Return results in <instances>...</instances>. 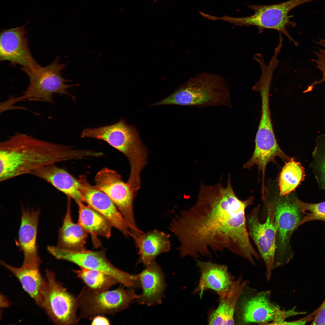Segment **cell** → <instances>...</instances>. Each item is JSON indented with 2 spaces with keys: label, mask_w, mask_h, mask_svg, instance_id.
I'll return each instance as SVG.
<instances>
[{
  "label": "cell",
  "mask_w": 325,
  "mask_h": 325,
  "mask_svg": "<svg viewBox=\"0 0 325 325\" xmlns=\"http://www.w3.org/2000/svg\"><path fill=\"white\" fill-rule=\"evenodd\" d=\"M304 176L303 167L294 158L285 162L279 178L280 195H288L303 180Z\"/></svg>",
  "instance_id": "obj_25"
},
{
  "label": "cell",
  "mask_w": 325,
  "mask_h": 325,
  "mask_svg": "<svg viewBox=\"0 0 325 325\" xmlns=\"http://www.w3.org/2000/svg\"><path fill=\"white\" fill-rule=\"evenodd\" d=\"M40 214L39 210L23 208L18 233L19 246L23 251V264L40 265L36 245L37 226Z\"/></svg>",
  "instance_id": "obj_17"
},
{
  "label": "cell",
  "mask_w": 325,
  "mask_h": 325,
  "mask_svg": "<svg viewBox=\"0 0 325 325\" xmlns=\"http://www.w3.org/2000/svg\"><path fill=\"white\" fill-rule=\"evenodd\" d=\"M30 174L47 182L76 203L85 202L80 191V183L65 169L55 164H50L37 169Z\"/></svg>",
  "instance_id": "obj_19"
},
{
  "label": "cell",
  "mask_w": 325,
  "mask_h": 325,
  "mask_svg": "<svg viewBox=\"0 0 325 325\" xmlns=\"http://www.w3.org/2000/svg\"><path fill=\"white\" fill-rule=\"evenodd\" d=\"M26 24L0 32V61H8L13 65L29 68L39 64L32 57L28 45Z\"/></svg>",
  "instance_id": "obj_14"
},
{
  "label": "cell",
  "mask_w": 325,
  "mask_h": 325,
  "mask_svg": "<svg viewBox=\"0 0 325 325\" xmlns=\"http://www.w3.org/2000/svg\"><path fill=\"white\" fill-rule=\"evenodd\" d=\"M260 204L254 208L246 217V224L249 237L256 246L265 267V275L270 280L272 274L276 249L277 226L275 212L272 201L266 204L267 216L262 223L259 218Z\"/></svg>",
  "instance_id": "obj_10"
},
{
  "label": "cell",
  "mask_w": 325,
  "mask_h": 325,
  "mask_svg": "<svg viewBox=\"0 0 325 325\" xmlns=\"http://www.w3.org/2000/svg\"><path fill=\"white\" fill-rule=\"evenodd\" d=\"M59 56H57L52 63L45 67L39 64L29 68L21 67V70L29 78V84L26 90L22 93V96L13 99V103L25 101H43L54 104L53 98L54 94L69 95L74 101L75 97L67 92V90L80 85L65 84L71 81L62 76L61 71L66 66L59 62Z\"/></svg>",
  "instance_id": "obj_5"
},
{
  "label": "cell",
  "mask_w": 325,
  "mask_h": 325,
  "mask_svg": "<svg viewBox=\"0 0 325 325\" xmlns=\"http://www.w3.org/2000/svg\"><path fill=\"white\" fill-rule=\"evenodd\" d=\"M254 197L240 200L235 194L229 175L226 186L201 183L197 200L192 207L181 211L171 221L169 229L178 239L181 258L196 261L209 257L210 250H228L252 265L260 255L250 241L245 210Z\"/></svg>",
  "instance_id": "obj_1"
},
{
  "label": "cell",
  "mask_w": 325,
  "mask_h": 325,
  "mask_svg": "<svg viewBox=\"0 0 325 325\" xmlns=\"http://www.w3.org/2000/svg\"><path fill=\"white\" fill-rule=\"evenodd\" d=\"M296 197L279 196L272 201L277 226L274 265L277 268L288 263L294 254L290 241L294 231L302 224L303 212Z\"/></svg>",
  "instance_id": "obj_9"
},
{
  "label": "cell",
  "mask_w": 325,
  "mask_h": 325,
  "mask_svg": "<svg viewBox=\"0 0 325 325\" xmlns=\"http://www.w3.org/2000/svg\"><path fill=\"white\" fill-rule=\"evenodd\" d=\"M83 150L16 132L0 143V181L47 165L84 158Z\"/></svg>",
  "instance_id": "obj_2"
},
{
  "label": "cell",
  "mask_w": 325,
  "mask_h": 325,
  "mask_svg": "<svg viewBox=\"0 0 325 325\" xmlns=\"http://www.w3.org/2000/svg\"><path fill=\"white\" fill-rule=\"evenodd\" d=\"M70 202L69 199L62 225L58 231L57 246L70 250H84L86 249L85 245L88 233L79 224L73 221Z\"/></svg>",
  "instance_id": "obj_23"
},
{
  "label": "cell",
  "mask_w": 325,
  "mask_h": 325,
  "mask_svg": "<svg viewBox=\"0 0 325 325\" xmlns=\"http://www.w3.org/2000/svg\"><path fill=\"white\" fill-rule=\"evenodd\" d=\"M139 257L137 264L146 266L150 264L158 255L169 252L171 248L170 235L154 230L147 233L132 232Z\"/></svg>",
  "instance_id": "obj_20"
},
{
  "label": "cell",
  "mask_w": 325,
  "mask_h": 325,
  "mask_svg": "<svg viewBox=\"0 0 325 325\" xmlns=\"http://www.w3.org/2000/svg\"><path fill=\"white\" fill-rule=\"evenodd\" d=\"M94 186L106 194L111 200L124 218L131 232H141L134 217L133 201L135 195L116 172L104 168L96 174Z\"/></svg>",
  "instance_id": "obj_13"
},
{
  "label": "cell",
  "mask_w": 325,
  "mask_h": 325,
  "mask_svg": "<svg viewBox=\"0 0 325 325\" xmlns=\"http://www.w3.org/2000/svg\"><path fill=\"white\" fill-rule=\"evenodd\" d=\"M73 270L77 277L81 279L86 286L90 289L97 291L109 290L115 285L118 283L116 280L111 276L97 270L83 267Z\"/></svg>",
  "instance_id": "obj_26"
},
{
  "label": "cell",
  "mask_w": 325,
  "mask_h": 325,
  "mask_svg": "<svg viewBox=\"0 0 325 325\" xmlns=\"http://www.w3.org/2000/svg\"><path fill=\"white\" fill-rule=\"evenodd\" d=\"M312 321L311 324L325 325V299L317 309V312Z\"/></svg>",
  "instance_id": "obj_29"
},
{
  "label": "cell",
  "mask_w": 325,
  "mask_h": 325,
  "mask_svg": "<svg viewBox=\"0 0 325 325\" xmlns=\"http://www.w3.org/2000/svg\"><path fill=\"white\" fill-rule=\"evenodd\" d=\"M81 137L104 141L124 154L130 167L127 182L136 187L141 184L140 174L147 163L148 151L143 144L136 128L127 124L122 119L114 124L95 128H87Z\"/></svg>",
  "instance_id": "obj_3"
},
{
  "label": "cell",
  "mask_w": 325,
  "mask_h": 325,
  "mask_svg": "<svg viewBox=\"0 0 325 325\" xmlns=\"http://www.w3.org/2000/svg\"><path fill=\"white\" fill-rule=\"evenodd\" d=\"M48 252L56 258L65 260L80 267L97 270L106 273L124 287L135 288L138 282L137 275L124 271L115 266L107 258L104 250L94 251L87 250L74 251L57 246H48Z\"/></svg>",
  "instance_id": "obj_12"
},
{
  "label": "cell",
  "mask_w": 325,
  "mask_h": 325,
  "mask_svg": "<svg viewBox=\"0 0 325 325\" xmlns=\"http://www.w3.org/2000/svg\"><path fill=\"white\" fill-rule=\"evenodd\" d=\"M1 263L17 278L24 290L42 307V292L46 283L39 271V265L23 264L19 268L11 266L3 261Z\"/></svg>",
  "instance_id": "obj_22"
},
{
  "label": "cell",
  "mask_w": 325,
  "mask_h": 325,
  "mask_svg": "<svg viewBox=\"0 0 325 325\" xmlns=\"http://www.w3.org/2000/svg\"><path fill=\"white\" fill-rule=\"evenodd\" d=\"M196 262L200 276L193 293L199 294L201 298L204 291L210 289L217 293L219 300L224 298L229 293L234 280L227 266L198 259Z\"/></svg>",
  "instance_id": "obj_16"
},
{
  "label": "cell",
  "mask_w": 325,
  "mask_h": 325,
  "mask_svg": "<svg viewBox=\"0 0 325 325\" xmlns=\"http://www.w3.org/2000/svg\"><path fill=\"white\" fill-rule=\"evenodd\" d=\"M46 283L42 292V308L53 323L56 324H76L79 319L76 297L67 291L57 281L55 273L45 271Z\"/></svg>",
  "instance_id": "obj_11"
},
{
  "label": "cell",
  "mask_w": 325,
  "mask_h": 325,
  "mask_svg": "<svg viewBox=\"0 0 325 325\" xmlns=\"http://www.w3.org/2000/svg\"><path fill=\"white\" fill-rule=\"evenodd\" d=\"M137 274L142 293L136 300L138 303L148 306L159 304L164 297L166 285L162 270L154 260Z\"/></svg>",
  "instance_id": "obj_18"
},
{
  "label": "cell",
  "mask_w": 325,
  "mask_h": 325,
  "mask_svg": "<svg viewBox=\"0 0 325 325\" xmlns=\"http://www.w3.org/2000/svg\"><path fill=\"white\" fill-rule=\"evenodd\" d=\"M83 203H77L79 208L78 223L90 234L94 242L98 236L109 238L113 227L110 223L100 213Z\"/></svg>",
  "instance_id": "obj_24"
},
{
  "label": "cell",
  "mask_w": 325,
  "mask_h": 325,
  "mask_svg": "<svg viewBox=\"0 0 325 325\" xmlns=\"http://www.w3.org/2000/svg\"><path fill=\"white\" fill-rule=\"evenodd\" d=\"M79 179L81 184V192L85 202L106 218L113 227L126 237L131 232L126 221L110 198L104 193L91 185L82 176Z\"/></svg>",
  "instance_id": "obj_15"
},
{
  "label": "cell",
  "mask_w": 325,
  "mask_h": 325,
  "mask_svg": "<svg viewBox=\"0 0 325 325\" xmlns=\"http://www.w3.org/2000/svg\"><path fill=\"white\" fill-rule=\"evenodd\" d=\"M316 142V147L321 150L323 154L320 157L318 167L321 179L325 184V134L318 136Z\"/></svg>",
  "instance_id": "obj_28"
},
{
  "label": "cell",
  "mask_w": 325,
  "mask_h": 325,
  "mask_svg": "<svg viewBox=\"0 0 325 325\" xmlns=\"http://www.w3.org/2000/svg\"><path fill=\"white\" fill-rule=\"evenodd\" d=\"M304 217L302 224L308 222L320 220L325 223V201L317 203H310L299 200Z\"/></svg>",
  "instance_id": "obj_27"
},
{
  "label": "cell",
  "mask_w": 325,
  "mask_h": 325,
  "mask_svg": "<svg viewBox=\"0 0 325 325\" xmlns=\"http://www.w3.org/2000/svg\"><path fill=\"white\" fill-rule=\"evenodd\" d=\"M306 313L296 311L295 307L288 310L281 309L271 301L270 291L254 292L248 295L243 291L236 307L234 318L237 324L279 325L289 317Z\"/></svg>",
  "instance_id": "obj_6"
},
{
  "label": "cell",
  "mask_w": 325,
  "mask_h": 325,
  "mask_svg": "<svg viewBox=\"0 0 325 325\" xmlns=\"http://www.w3.org/2000/svg\"><path fill=\"white\" fill-rule=\"evenodd\" d=\"M249 281L243 280L241 274L234 280L228 295L219 300L218 306L209 313L207 323L209 325H233L236 307L239 299Z\"/></svg>",
  "instance_id": "obj_21"
},
{
  "label": "cell",
  "mask_w": 325,
  "mask_h": 325,
  "mask_svg": "<svg viewBox=\"0 0 325 325\" xmlns=\"http://www.w3.org/2000/svg\"><path fill=\"white\" fill-rule=\"evenodd\" d=\"M165 105L232 107L228 88L224 79L217 75L204 73L190 78L169 96L151 105Z\"/></svg>",
  "instance_id": "obj_4"
},
{
  "label": "cell",
  "mask_w": 325,
  "mask_h": 325,
  "mask_svg": "<svg viewBox=\"0 0 325 325\" xmlns=\"http://www.w3.org/2000/svg\"><path fill=\"white\" fill-rule=\"evenodd\" d=\"M157 0H153V1H154V2H156V1H157Z\"/></svg>",
  "instance_id": "obj_32"
},
{
  "label": "cell",
  "mask_w": 325,
  "mask_h": 325,
  "mask_svg": "<svg viewBox=\"0 0 325 325\" xmlns=\"http://www.w3.org/2000/svg\"><path fill=\"white\" fill-rule=\"evenodd\" d=\"M315 0H289L283 3L268 5H249L248 8L253 10L254 13L250 16L241 17H232L224 16L222 20L235 25L255 26L259 33L266 29L276 30L285 35L295 46L299 43L291 36L287 30L289 26L294 27L296 23L291 21L292 16L289 11L302 4Z\"/></svg>",
  "instance_id": "obj_7"
},
{
  "label": "cell",
  "mask_w": 325,
  "mask_h": 325,
  "mask_svg": "<svg viewBox=\"0 0 325 325\" xmlns=\"http://www.w3.org/2000/svg\"><path fill=\"white\" fill-rule=\"evenodd\" d=\"M10 303L5 297L1 294L0 295V306L2 308L8 307L9 306Z\"/></svg>",
  "instance_id": "obj_31"
},
{
  "label": "cell",
  "mask_w": 325,
  "mask_h": 325,
  "mask_svg": "<svg viewBox=\"0 0 325 325\" xmlns=\"http://www.w3.org/2000/svg\"><path fill=\"white\" fill-rule=\"evenodd\" d=\"M134 288L104 291L92 290L85 286L76 297L78 316L80 319H92L98 315H114L129 308L130 304L139 298Z\"/></svg>",
  "instance_id": "obj_8"
},
{
  "label": "cell",
  "mask_w": 325,
  "mask_h": 325,
  "mask_svg": "<svg viewBox=\"0 0 325 325\" xmlns=\"http://www.w3.org/2000/svg\"><path fill=\"white\" fill-rule=\"evenodd\" d=\"M91 324L93 325L110 324L109 320L103 315H98L94 317L92 319Z\"/></svg>",
  "instance_id": "obj_30"
}]
</instances>
